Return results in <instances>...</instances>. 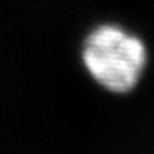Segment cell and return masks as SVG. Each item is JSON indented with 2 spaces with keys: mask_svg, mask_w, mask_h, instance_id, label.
<instances>
[{
  "mask_svg": "<svg viewBox=\"0 0 154 154\" xmlns=\"http://www.w3.org/2000/svg\"><path fill=\"white\" fill-rule=\"evenodd\" d=\"M83 61L102 87L113 93H128L143 72L146 49L138 38L124 30L102 25L87 38Z\"/></svg>",
  "mask_w": 154,
  "mask_h": 154,
  "instance_id": "cell-1",
  "label": "cell"
}]
</instances>
